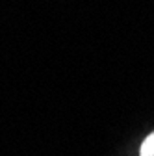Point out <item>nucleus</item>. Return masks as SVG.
I'll use <instances>...</instances> for the list:
<instances>
[{"label":"nucleus","instance_id":"nucleus-1","mask_svg":"<svg viewBox=\"0 0 154 156\" xmlns=\"http://www.w3.org/2000/svg\"><path fill=\"white\" fill-rule=\"evenodd\" d=\"M139 156H154V130L143 140L139 147Z\"/></svg>","mask_w":154,"mask_h":156}]
</instances>
